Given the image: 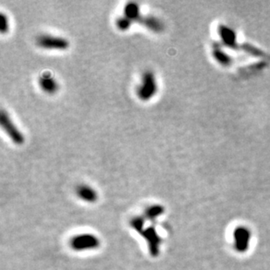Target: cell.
I'll return each instance as SVG.
<instances>
[{"instance_id":"1","label":"cell","mask_w":270,"mask_h":270,"mask_svg":"<svg viewBox=\"0 0 270 270\" xmlns=\"http://www.w3.org/2000/svg\"><path fill=\"white\" fill-rule=\"evenodd\" d=\"M157 92V83L155 74L152 71H145L142 76L141 84L136 89L137 97L143 101H147L151 100Z\"/></svg>"},{"instance_id":"2","label":"cell","mask_w":270,"mask_h":270,"mask_svg":"<svg viewBox=\"0 0 270 270\" xmlns=\"http://www.w3.org/2000/svg\"><path fill=\"white\" fill-rule=\"evenodd\" d=\"M69 245L74 251L83 252L98 249L100 247L101 240L93 234H80L72 237Z\"/></svg>"},{"instance_id":"3","label":"cell","mask_w":270,"mask_h":270,"mask_svg":"<svg viewBox=\"0 0 270 270\" xmlns=\"http://www.w3.org/2000/svg\"><path fill=\"white\" fill-rule=\"evenodd\" d=\"M0 124L2 129L4 130L9 138L12 140L13 144L16 145H22L25 143V136L22 134L21 131L17 129L16 125L13 123L9 114L5 110L1 111L0 115Z\"/></svg>"},{"instance_id":"4","label":"cell","mask_w":270,"mask_h":270,"mask_svg":"<svg viewBox=\"0 0 270 270\" xmlns=\"http://www.w3.org/2000/svg\"><path fill=\"white\" fill-rule=\"evenodd\" d=\"M139 235L144 237L148 245L149 252L152 257H157L160 253V247L162 244L161 236L158 235L155 226H149L144 227L138 233Z\"/></svg>"},{"instance_id":"5","label":"cell","mask_w":270,"mask_h":270,"mask_svg":"<svg viewBox=\"0 0 270 270\" xmlns=\"http://www.w3.org/2000/svg\"><path fill=\"white\" fill-rule=\"evenodd\" d=\"M252 232L246 226H239L234 230V248L238 253H246L252 241Z\"/></svg>"},{"instance_id":"6","label":"cell","mask_w":270,"mask_h":270,"mask_svg":"<svg viewBox=\"0 0 270 270\" xmlns=\"http://www.w3.org/2000/svg\"><path fill=\"white\" fill-rule=\"evenodd\" d=\"M36 44L39 48L48 50H66L69 47L68 39L48 34L39 35L36 39Z\"/></svg>"},{"instance_id":"7","label":"cell","mask_w":270,"mask_h":270,"mask_svg":"<svg viewBox=\"0 0 270 270\" xmlns=\"http://www.w3.org/2000/svg\"><path fill=\"white\" fill-rule=\"evenodd\" d=\"M38 83L40 89L48 95H53L59 89V83L50 74H42Z\"/></svg>"},{"instance_id":"8","label":"cell","mask_w":270,"mask_h":270,"mask_svg":"<svg viewBox=\"0 0 270 270\" xmlns=\"http://www.w3.org/2000/svg\"><path fill=\"white\" fill-rule=\"evenodd\" d=\"M75 192L79 199L87 203H95L98 200V194L96 190L87 185H80L76 187Z\"/></svg>"},{"instance_id":"9","label":"cell","mask_w":270,"mask_h":270,"mask_svg":"<svg viewBox=\"0 0 270 270\" xmlns=\"http://www.w3.org/2000/svg\"><path fill=\"white\" fill-rule=\"evenodd\" d=\"M138 23L142 24L153 33H161L162 31L164 30L163 22L157 17L153 16H142Z\"/></svg>"},{"instance_id":"10","label":"cell","mask_w":270,"mask_h":270,"mask_svg":"<svg viewBox=\"0 0 270 270\" xmlns=\"http://www.w3.org/2000/svg\"><path fill=\"white\" fill-rule=\"evenodd\" d=\"M123 16L129 18L131 21L139 22L140 18L143 16L140 13V7L135 2H129L125 4L123 9Z\"/></svg>"},{"instance_id":"11","label":"cell","mask_w":270,"mask_h":270,"mask_svg":"<svg viewBox=\"0 0 270 270\" xmlns=\"http://www.w3.org/2000/svg\"><path fill=\"white\" fill-rule=\"evenodd\" d=\"M165 213V207L162 205L155 204L148 206L144 213V217L146 220L154 223L157 219Z\"/></svg>"},{"instance_id":"12","label":"cell","mask_w":270,"mask_h":270,"mask_svg":"<svg viewBox=\"0 0 270 270\" xmlns=\"http://www.w3.org/2000/svg\"><path fill=\"white\" fill-rule=\"evenodd\" d=\"M133 22L131 21L129 18H127L126 17L124 16H122V17H118L116 21V26L118 27V30L122 31V32H124V31L129 30L130 27H131V25H132Z\"/></svg>"},{"instance_id":"13","label":"cell","mask_w":270,"mask_h":270,"mask_svg":"<svg viewBox=\"0 0 270 270\" xmlns=\"http://www.w3.org/2000/svg\"><path fill=\"white\" fill-rule=\"evenodd\" d=\"M9 31L8 17L4 13H0V32L2 34H5Z\"/></svg>"}]
</instances>
